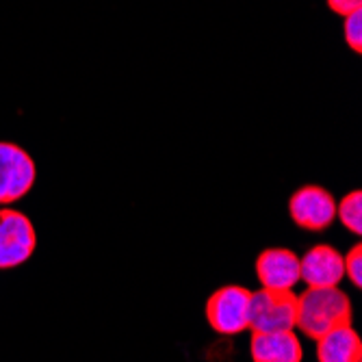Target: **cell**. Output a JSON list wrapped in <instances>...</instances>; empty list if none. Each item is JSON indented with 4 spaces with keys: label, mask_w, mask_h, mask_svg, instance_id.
<instances>
[{
    "label": "cell",
    "mask_w": 362,
    "mask_h": 362,
    "mask_svg": "<svg viewBox=\"0 0 362 362\" xmlns=\"http://www.w3.org/2000/svg\"><path fill=\"white\" fill-rule=\"evenodd\" d=\"M319 362H362V339L351 325L337 327L317 341Z\"/></svg>",
    "instance_id": "obj_10"
},
{
    "label": "cell",
    "mask_w": 362,
    "mask_h": 362,
    "mask_svg": "<svg viewBox=\"0 0 362 362\" xmlns=\"http://www.w3.org/2000/svg\"><path fill=\"white\" fill-rule=\"evenodd\" d=\"M354 304L349 295L339 286L327 288H306L298 295V323L300 332L306 339L319 341L323 334L343 325H351Z\"/></svg>",
    "instance_id": "obj_1"
},
{
    "label": "cell",
    "mask_w": 362,
    "mask_h": 362,
    "mask_svg": "<svg viewBox=\"0 0 362 362\" xmlns=\"http://www.w3.org/2000/svg\"><path fill=\"white\" fill-rule=\"evenodd\" d=\"M343 269H345V276L351 280V284L356 288H360L362 286V247H360V243L349 247V252L343 256Z\"/></svg>",
    "instance_id": "obj_13"
},
{
    "label": "cell",
    "mask_w": 362,
    "mask_h": 362,
    "mask_svg": "<svg viewBox=\"0 0 362 362\" xmlns=\"http://www.w3.org/2000/svg\"><path fill=\"white\" fill-rule=\"evenodd\" d=\"M343 278V254L332 245H315L300 258V280L310 288L339 286Z\"/></svg>",
    "instance_id": "obj_8"
},
{
    "label": "cell",
    "mask_w": 362,
    "mask_h": 362,
    "mask_svg": "<svg viewBox=\"0 0 362 362\" xmlns=\"http://www.w3.org/2000/svg\"><path fill=\"white\" fill-rule=\"evenodd\" d=\"M37 230L33 221L16 209H0V272H9L35 254Z\"/></svg>",
    "instance_id": "obj_4"
},
{
    "label": "cell",
    "mask_w": 362,
    "mask_h": 362,
    "mask_svg": "<svg viewBox=\"0 0 362 362\" xmlns=\"http://www.w3.org/2000/svg\"><path fill=\"white\" fill-rule=\"evenodd\" d=\"M327 9L337 16H349L354 11H360L362 9V0H325Z\"/></svg>",
    "instance_id": "obj_14"
},
{
    "label": "cell",
    "mask_w": 362,
    "mask_h": 362,
    "mask_svg": "<svg viewBox=\"0 0 362 362\" xmlns=\"http://www.w3.org/2000/svg\"><path fill=\"white\" fill-rule=\"evenodd\" d=\"M256 278L262 288L293 291L300 282V258L288 247H267L256 256Z\"/></svg>",
    "instance_id": "obj_7"
},
{
    "label": "cell",
    "mask_w": 362,
    "mask_h": 362,
    "mask_svg": "<svg viewBox=\"0 0 362 362\" xmlns=\"http://www.w3.org/2000/svg\"><path fill=\"white\" fill-rule=\"evenodd\" d=\"M337 219L347 228L351 235H362V193L356 189L347 193L343 200L337 204Z\"/></svg>",
    "instance_id": "obj_11"
},
{
    "label": "cell",
    "mask_w": 362,
    "mask_h": 362,
    "mask_svg": "<svg viewBox=\"0 0 362 362\" xmlns=\"http://www.w3.org/2000/svg\"><path fill=\"white\" fill-rule=\"evenodd\" d=\"M252 291L239 284L219 286L206 300V321L211 330L221 337H235L250 327Z\"/></svg>",
    "instance_id": "obj_3"
},
{
    "label": "cell",
    "mask_w": 362,
    "mask_h": 362,
    "mask_svg": "<svg viewBox=\"0 0 362 362\" xmlns=\"http://www.w3.org/2000/svg\"><path fill=\"white\" fill-rule=\"evenodd\" d=\"M252 362H302L304 349L293 330L286 332H252Z\"/></svg>",
    "instance_id": "obj_9"
},
{
    "label": "cell",
    "mask_w": 362,
    "mask_h": 362,
    "mask_svg": "<svg viewBox=\"0 0 362 362\" xmlns=\"http://www.w3.org/2000/svg\"><path fill=\"white\" fill-rule=\"evenodd\" d=\"M288 215L298 228L323 233L337 221V200L327 189L306 185L288 197Z\"/></svg>",
    "instance_id": "obj_6"
},
{
    "label": "cell",
    "mask_w": 362,
    "mask_h": 362,
    "mask_svg": "<svg viewBox=\"0 0 362 362\" xmlns=\"http://www.w3.org/2000/svg\"><path fill=\"white\" fill-rule=\"evenodd\" d=\"M37 180L33 156L18 144L0 141V206H9L30 193Z\"/></svg>",
    "instance_id": "obj_5"
},
{
    "label": "cell",
    "mask_w": 362,
    "mask_h": 362,
    "mask_svg": "<svg viewBox=\"0 0 362 362\" xmlns=\"http://www.w3.org/2000/svg\"><path fill=\"white\" fill-rule=\"evenodd\" d=\"M343 37H345V44H347L349 50H354L356 54L362 52V9L345 16Z\"/></svg>",
    "instance_id": "obj_12"
},
{
    "label": "cell",
    "mask_w": 362,
    "mask_h": 362,
    "mask_svg": "<svg viewBox=\"0 0 362 362\" xmlns=\"http://www.w3.org/2000/svg\"><path fill=\"white\" fill-rule=\"evenodd\" d=\"M298 323V293L282 288H258L252 293L250 327L252 332H286Z\"/></svg>",
    "instance_id": "obj_2"
}]
</instances>
